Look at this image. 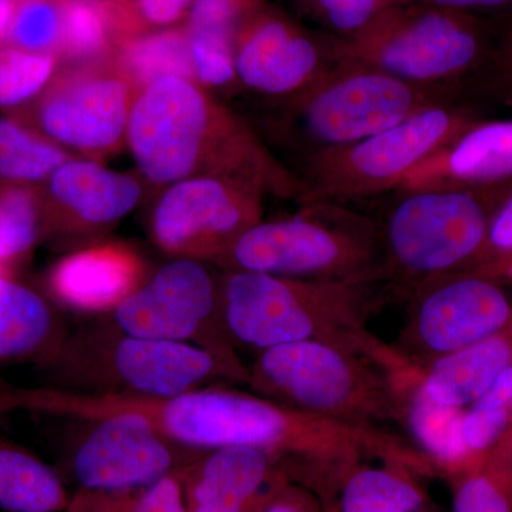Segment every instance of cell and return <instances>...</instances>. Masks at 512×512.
Listing matches in <instances>:
<instances>
[{"label":"cell","mask_w":512,"mask_h":512,"mask_svg":"<svg viewBox=\"0 0 512 512\" xmlns=\"http://www.w3.org/2000/svg\"><path fill=\"white\" fill-rule=\"evenodd\" d=\"M146 180L171 185L194 177H229L266 194L298 200V177L272 153L248 121L212 90L165 77L137 94L127 143Z\"/></svg>","instance_id":"cell-1"},{"label":"cell","mask_w":512,"mask_h":512,"mask_svg":"<svg viewBox=\"0 0 512 512\" xmlns=\"http://www.w3.org/2000/svg\"><path fill=\"white\" fill-rule=\"evenodd\" d=\"M414 365L396 348L357 350L306 340L262 350L248 386L266 399L360 427L403 420V392Z\"/></svg>","instance_id":"cell-2"},{"label":"cell","mask_w":512,"mask_h":512,"mask_svg":"<svg viewBox=\"0 0 512 512\" xmlns=\"http://www.w3.org/2000/svg\"><path fill=\"white\" fill-rule=\"evenodd\" d=\"M377 285L224 271L222 322L232 342L258 352L306 340L369 352L382 343L367 328Z\"/></svg>","instance_id":"cell-3"},{"label":"cell","mask_w":512,"mask_h":512,"mask_svg":"<svg viewBox=\"0 0 512 512\" xmlns=\"http://www.w3.org/2000/svg\"><path fill=\"white\" fill-rule=\"evenodd\" d=\"M498 36L473 13L404 2L353 35L335 37L345 59L458 99L470 84H487Z\"/></svg>","instance_id":"cell-4"},{"label":"cell","mask_w":512,"mask_h":512,"mask_svg":"<svg viewBox=\"0 0 512 512\" xmlns=\"http://www.w3.org/2000/svg\"><path fill=\"white\" fill-rule=\"evenodd\" d=\"M299 204L292 217L249 228L215 264L284 278L384 282L376 218L349 205Z\"/></svg>","instance_id":"cell-5"},{"label":"cell","mask_w":512,"mask_h":512,"mask_svg":"<svg viewBox=\"0 0 512 512\" xmlns=\"http://www.w3.org/2000/svg\"><path fill=\"white\" fill-rule=\"evenodd\" d=\"M512 183L399 190L379 225L386 284L412 293L464 272L483 248L494 211Z\"/></svg>","instance_id":"cell-6"},{"label":"cell","mask_w":512,"mask_h":512,"mask_svg":"<svg viewBox=\"0 0 512 512\" xmlns=\"http://www.w3.org/2000/svg\"><path fill=\"white\" fill-rule=\"evenodd\" d=\"M450 100L458 99L343 57L332 72L305 92L272 103L265 127L275 144L301 160L349 146L417 111Z\"/></svg>","instance_id":"cell-7"},{"label":"cell","mask_w":512,"mask_h":512,"mask_svg":"<svg viewBox=\"0 0 512 512\" xmlns=\"http://www.w3.org/2000/svg\"><path fill=\"white\" fill-rule=\"evenodd\" d=\"M481 119L473 106L441 101L349 146L301 158L296 201L350 205L400 190L414 168Z\"/></svg>","instance_id":"cell-8"},{"label":"cell","mask_w":512,"mask_h":512,"mask_svg":"<svg viewBox=\"0 0 512 512\" xmlns=\"http://www.w3.org/2000/svg\"><path fill=\"white\" fill-rule=\"evenodd\" d=\"M62 389L79 392L173 397L218 379L247 384L224 360L191 343L138 338L113 325L64 339L46 363Z\"/></svg>","instance_id":"cell-9"},{"label":"cell","mask_w":512,"mask_h":512,"mask_svg":"<svg viewBox=\"0 0 512 512\" xmlns=\"http://www.w3.org/2000/svg\"><path fill=\"white\" fill-rule=\"evenodd\" d=\"M110 315V325L127 335L210 350L248 383V367L238 359L222 322L220 276L202 261L175 258L161 266Z\"/></svg>","instance_id":"cell-10"},{"label":"cell","mask_w":512,"mask_h":512,"mask_svg":"<svg viewBox=\"0 0 512 512\" xmlns=\"http://www.w3.org/2000/svg\"><path fill=\"white\" fill-rule=\"evenodd\" d=\"M138 93L110 55L96 62L70 64L53 76L39 94L33 116L43 136L100 163L126 146Z\"/></svg>","instance_id":"cell-11"},{"label":"cell","mask_w":512,"mask_h":512,"mask_svg":"<svg viewBox=\"0 0 512 512\" xmlns=\"http://www.w3.org/2000/svg\"><path fill=\"white\" fill-rule=\"evenodd\" d=\"M232 53L239 89L272 103L305 92L343 60L335 36L268 0L235 30Z\"/></svg>","instance_id":"cell-12"},{"label":"cell","mask_w":512,"mask_h":512,"mask_svg":"<svg viewBox=\"0 0 512 512\" xmlns=\"http://www.w3.org/2000/svg\"><path fill=\"white\" fill-rule=\"evenodd\" d=\"M266 191L251 181L194 177L168 185L151 214L153 241L174 258L217 262L262 221Z\"/></svg>","instance_id":"cell-13"},{"label":"cell","mask_w":512,"mask_h":512,"mask_svg":"<svg viewBox=\"0 0 512 512\" xmlns=\"http://www.w3.org/2000/svg\"><path fill=\"white\" fill-rule=\"evenodd\" d=\"M410 295L412 313L396 349L420 369L494 335L512 316L504 285L467 272L441 276Z\"/></svg>","instance_id":"cell-14"},{"label":"cell","mask_w":512,"mask_h":512,"mask_svg":"<svg viewBox=\"0 0 512 512\" xmlns=\"http://www.w3.org/2000/svg\"><path fill=\"white\" fill-rule=\"evenodd\" d=\"M86 423L92 424V430L70 456V473L79 485L77 490L144 487L178 473L204 453L165 439L140 414L116 413Z\"/></svg>","instance_id":"cell-15"},{"label":"cell","mask_w":512,"mask_h":512,"mask_svg":"<svg viewBox=\"0 0 512 512\" xmlns=\"http://www.w3.org/2000/svg\"><path fill=\"white\" fill-rule=\"evenodd\" d=\"M43 237L76 242L100 237L127 217L143 198L136 177L99 161L70 158L46 181Z\"/></svg>","instance_id":"cell-16"},{"label":"cell","mask_w":512,"mask_h":512,"mask_svg":"<svg viewBox=\"0 0 512 512\" xmlns=\"http://www.w3.org/2000/svg\"><path fill=\"white\" fill-rule=\"evenodd\" d=\"M187 512H255L289 478L285 461L251 447L204 451L178 471Z\"/></svg>","instance_id":"cell-17"},{"label":"cell","mask_w":512,"mask_h":512,"mask_svg":"<svg viewBox=\"0 0 512 512\" xmlns=\"http://www.w3.org/2000/svg\"><path fill=\"white\" fill-rule=\"evenodd\" d=\"M420 470L399 461L356 458L329 466L299 484L313 491L326 512L431 510Z\"/></svg>","instance_id":"cell-18"},{"label":"cell","mask_w":512,"mask_h":512,"mask_svg":"<svg viewBox=\"0 0 512 512\" xmlns=\"http://www.w3.org/2000/svg\"><path fill=\"white\" fill-rule=\"evenodd\" d=\"M147 262L124 242H96L60 259L47 286L57 302L83 313H111L146 281Z\"/></svg>","instance_id":"cell-19"},{"label":"cell","mask_w":512,"mask_h":512,"mask_svg":"<svg viewBox=\"0 0 512 512\" xmlns=\"http://www.w3.org/2000/svg\"><path fill=\"white\" fill-rule=\"evenodd\" d=\"M504 183H512V119H481L414 168L400 190Z\"/></svg>","instance_id":"cell-20"},{"label":"cell","mask_w":512,"mask_h":512,"mask_svg":"<svg viewBox=\"0 0 512 512\" xmlns=\"http://www.w3.org/2000/svg\"><path fill=\"white\" fill-rule=\"evenodd\" d=\"M512 366V316L504 328L466 349L439 357L420 373V386L434 402L466 409Z\"/></svg>","instance_id":"cell-21"},{"label":"cell","mask_w":512,"mask_h":512,"mask_svg":"<svg viewBox=\"0 0 512 512\" xmlns=\"http://www.w3.org/2000/svg\"><path fill=\"white\" fill-rule=\"evenodd\" d=\"M421 370H414L404 383L402 424L437 476L451 480L478 467L463 440L464 409L431 400L421 389Z\"/></svg>","instance_id":"cell-22"},{"label":"cell","mask_w":512,"mask_h":512,"mask_svg":"<svg viewBox=\"0 0 512 512\" xmlns=\"http://www.w3.org/2000/svg\"><path fill=\"white\" fill-rule=\"evenodd\" d=\"M64 342L60 322L43 296L0 275V362L46 365Z\"/></svg>","instance_id":"cell-23"},{"label":"cell","mask_w":512,"mask_h":512,"mask_svg":"<svg viewBox=\"0 0 512 512\" xmlns=\"http://www.w3.org/2000/svg\"><path fill=\"white\" fill-rule=\"evenodd\" d=\"M265 0H195L185 20L192 66L201 80L221 83L234 74L232 39L249 13Z\"/></svg>","instance_id":"cell-24"},{"label":"cell","mask_w":512,"mask_h":512,"mask_svg":"<svg viewBox=\"0 0 512 512\" xmlns=\"http://www.w3.org/2000/svg\"><path fill=\"white\" fill-rule=\"evenodd\" d=\"M69 501L55 468L0 433V510L64 512Z\"/></svg>","instance_id":"cell-25"},{"label":"cell","mask_w":512,"mask_h":512,"mask_svg":"<svg viewBox=\"0 0 512 512\" xmlns=\"http://www.w3.org/2000/svg\"><path fill=\"white\" fill-rule=\"evenodd\" d=\"M111 56L138 92L165 77L195 80L185 23L123 40Z\"/></svg>","instance_id":"cell-26"},{"label":"cell","mask_w":512,"mask_h":512,"mask_svg":"<svg viewBox=\"0 0 512 512\" xmlns=\"http://www.w3.org/2000/svg\"><path fill=\"white\" fill-rule=\"evenodd\" d=\"M73 158L39 131L18 121L0 119V181L26 185L49 180L60 165Z\"/></svg>","instance_id":"cell-27"},{"label":"cell","mask_w":512,"mask_h":512,"mask_svg":"<svg viewBox=\"0 0 512 512\" xmlns=\"http://www.w3.org/2000/svg\"><path fill=\"white\" fill-rule=\"evenodd\" d=\"M63 35L57 59L70 64L106 59L116 49L107 0H62Z\"/></svg>","instance_id":"cell-28"},{"label":"cell","mask_w":512,"mask_h":512,"mask_svg":"<svg viewBox=\"0 0 512 512\" xmlns=\"http://www.w3.org/2000/svg\"><path fill=\"white\" fill-rule=\"evenodd\" d=\"M512 427V366L464 409L463 440L480 466Z\"/></svg>","instance_id":"cell-29"},{"label":"cell","mask_w":512,"mask_h":512,"mask_svg":"<svg viewBox=\"0 0 512 512\" xmlns=\"http://www.w3.org/2000/svg\"><path fill=\"white\" fill-rule=\"evenodd\" d=\"M43 237L42 197L28 185L0 183V264H18Z\"/></svg>","instance_id":"cell-30"},{"label":"cell","mask_w":512,"mask_h":512,"mask_svg":"<svg viewBox=\"0 0 512 512\" xmlns=\"http://www.w3.org/2000/svg\"><path fill=\"white\" fill-rule=\"evenodd\" d=\"M64 512H187L178 473L121 491L77 490Z\"/></svg>","instance_id":"cell-31"},{"label":"cell","mask_w":512,"mask_h":512,"mask_svg":"<svg viewBox=\"0 0 512 512\" xmlns=\"http://www.w3.org/2000/svg\"><path fill=\"white\" fill-rule=\"evenodd\" d=\"M451 512H512V464L487 460L451 478Z\"/></svg>","instance_id":"cell-32"},{"label":"cell","mask_w":512,"mask_h":512,"mask_svg":"<svg viewBox=\"0 0 512 512\" xmlns=\"http://www.w3.org/2000/svg\"><path fill=\"white\" fill-rule=\"evenodd\" d=\"M63 35L62 0H15L8 32L13 47L42 55H59Z\"/></svg>","instance_id":"cell-33"},{"label":"cell","mask_w":512,"mask_h":512,"mask_svg":"<svg viewBox=\"0 0 512 512\" xmlns=\"http://www.w3.org/2000/svg\"><path fill=\"white\" fill-rule=\"evenodd\" d=\"M57 62L53 55L0 47V107L19 106L39 96L55 76Z\"/></svg>","instance_id":"cell-34"},{"label":"cell","mask_w":512,"mask_h":512,"mask_svg":"<svg viewBox=\"0 0 512 512\" xmlns=\"http://www.w3.org/2000/svg\"><path fill=\"white\" fill-rule=\"evenodd\" d=\"M293 15L336 37L353 35L392 6L409 0H288Z\"/></svg>","instance_id":"cell-35"},{"label":"cell","mask_w":512,"mask_h":512,"mask_svg":"<svg viewBox=\"0 0 512 512\" xmlns=\"http://www.w3.org/2000/svg\"><path fill=\"white\" fill-rule=\"evenodd\" d=\"M194 2L195 0H107L117 45L131 37L183 25Z\"/></svg>","instance_id":"cell-36"},{"label":"cell","mask_w":512,"mask_h":512,"mask_svg":"<svg viewBox=\"0 0 512 512\" xmlns=\"http://www.w3.org/2000/svg\"><path fill=\"white\" fill-rule=\"evenodd\" d=\"M464 272L512 284V188L494 211L483 248Z\"/></svg>","instance_id":"cell-37"},{"label":"cell","mask_w":512,"mask_h":512,"mask_svg":"<svg viewBox=\"0 0 512 512\" xmlns=\"http://www.w3.org/2000/svg\"><path fill=\"white\" fill-rule=\"evenodd\" d=\"M255 512H326L313 491L286 480L269 493Z\"/></svg>","instance_id":"cell-38"},{"label":"cell","mask_w":512,"mask_h":512,"mask_svg":"<svg viewBox=\"0 0 512 512\" xmlns=\"http://www.w3.org/2000/svg\"><path fill=\"white\" fill-rule=\"evenodd\" d=\"M487 84L495 92L512 96V26L500 32Z\"/></svg>","instance_id":"cell-39"},{"label":"cell","mask_w":512,"mask_h":512,"mask_svg":"<svg viewBox=\"0 0 512 512\" xmlns=\"http://www.w3.org/2000/svg\"><path fill=\"white\" fill-rule=\"evenodd\" d=\"M409 2L427 3L460 12L473 13L480 10H504L512 8V0H409Z\"/></svg>","instance_id":"cell-40"},{"label":"cell","mask_w":512,"mask_h":512,"mask_svg":"<svg viewBox=\"0 0 512 512\" xmlns=\"http://www.w3.org/2000/svg\"><path fill=\"white\" fill-rule=\"evenodd\" d=\"M488 458L500 461V463L512 464V427L504 434L503 439L498 441L497 446L491 451Z\"/></svg>","instance_id":"cell-41"},{"label":"cell","mask_w":512,"mask_h":512,"mask_svg":"<svg viewBox=\"0 0 512 512\" xmlns=\"http://www.w3.org/2000/svg\"><path fill=\"white\" fill-rule=\"evenodd\" d=\"M13 12H15V0H0V40L8 36Z\"/></svg>","instance_id":"cell-42"},{"label":"cell","mask_w":512,"mask_h":512,"mask_svg":"<svg viewBox=\"0 0 512 512\" xmlns=\"http://www.w3.org/2000/svg\"><path fill=\"white\" fill-rule=\"evenodd\" d=\"M424 512H434L433 508H431V510H427V511H424Z\"/></svg>","instance_id":"cell-43"}]
</instances>
